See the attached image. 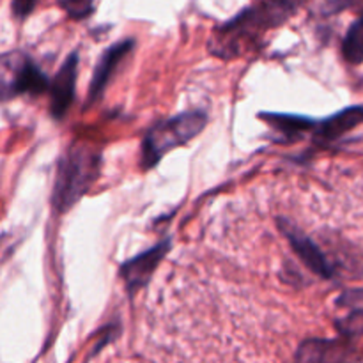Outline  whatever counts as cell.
<instances>
[{"mask_svg":"<svg viewBox=\"0 0 363 363\" xmlns=\"http://www.w3.org/2000/svg\"><path fill=\"white\" fill-rule=\"evenodd\" d=\"M342 55L353 66L363 62V14L347 30L342 41Z\"/></svg>","mask_w":363,"mask_h":363,"instance_id":"obj_12","label":"cell"},{"mask_svg":"<svg viewBox=\"0 0 363 363\" xmlns=\"http://www.w3.org/2000/svg\"><path fill=\"white\" fill-rule=\"evenodd\" d=\"M172 247V241L163 240L158 245L151 247L149 250H145L144 254L135 255L130 261H124L121 264L119 275L124 282V289L130 296H135L142 287L147 286L151 282L152 275L158 269L160 262L167 257V254L170 252Z\"/></svg>","mask_w":363,"mask_h":363,"instance_id":"obj_5","label":"cell"},{"mask_svg":"<svg viewBox=\"0 0 363 363\" xmlns=\"http://www.w3.org/2000/svg\"><path fill=\"white\" fill-rule=\"evenodd\" d=\"M78 74V53H71L62 66L57 71L55 78L50 84V113L53 119L60 121L73 105L74 91H77Z\"/></svg>","mask_w":363,"mask_h":363,"instance_id":"obj_7","label":"cell"},{"mask_svg":"<svg viewBox=\"0 0 363 363\" xmlns=\"http://www.w3.org/2000/svg\"><path fill=\"white\" fill-rule=\"evenodd\" d=\"M35 4H38V0H13L14 16L20 18V20H23V18H27L28 14L34 11Z\"/></svg>","mask_w":363,"mask_h":363,"instance_id":"obj_16","label":"cell"},{"mask_svg":"<svg viewBox=\"0 0 363 363\" xmlns=\"http://www.w3.org/2000/svg\"><path fill=\"white\" fill-rule=\"evenodd\" d=\"M101 169V151L87 144H73L57 163L52 206L57 213H66L96 183Z\"/></svg>","mask_w":363,"mask_h":363,"instance_id":"obj_1","label":"cell"},{"mask_svg":"<svg viewBox=\"0 0 363 363\" xmlns=\"http://www.w3.org/2000/svg\"><path fill=\"white\" fill-rule=\"evenodd\" d=\"M133 48H135L133 39H123V41L108 46V48L103 52V55L99 57L98 64H96L94 73H92L91 87H89V101L94 103L101 98L105 89L108 87L110 80H112L113 74H116L117 69H119L121 62L130 55Z\"/></svg>","mask_w":363,"mask_h":363,"instance_id":"obj_8","label":"cell"},{"mask_svg":"<svg viewBox=\"0 0 363 363\" xmlns=\"http://www.w3.org/2000/svg\"><path fill=\"white\" fill-rule=\"evenodd\" d=\"M360 2H363V0H325V2H323V13L335 14L347 9V7L357 6V4Z\"/></svg>","mask_w":363,"mask_h":363,"instance_id":"obj_15","label":"cell"},{"mask_svg":"<svg viewBox=\"0 0 363 363\" xmlns=\"http://www.w3.org/2000/svg\"><path fill=\"white\" fill-rule=\"evenodd\" d=\"M342 346L335 340H307L300 346L296 353L298 362H328L342 358Z\"/></svg>","mask_w":363,"mask_h":363,"instance_id":"obj_11","label":"cell"},{"mask_svg":"<svg viewBox=\"0 0 363 363\" xmlns=\"http://www.w3.org/2000/svg\"><path fill=\"white\" fill-rule=\"evenodd\" d=\"M363 123V105H353L347 106V108L340 110V112L333 113L328 119L319 121L318 126L314 130L315 140L321 142V144H330V142H335L339 138H342L344 135L353 131L354 128H358Z\"/></svg>","mask_w":363,"mask_h":363,"instance_id":"obj_9","label":"cell"},{"mask_svg":"<svg viewBox=\"0 0 363 363\" xmlns=\"http://www.w3.org/2000/svg\"><path fill=\"white\" fill-rule=\"evenodd\" d=\"M279 227L282 230L284 236L289 241L291 248L294 250V254L300 257V261L311 269L312 273H315L321 279H333L335 277V268L332 266V262L326 259V255L323 254L321 248L311 240L305 233H301L294 223L287 222V220H279Z\"/></svg>","mask_w":363,"mask_h":363,"instance_id":"obj_6","label":"cell"},{"mask_svg":"<svg viewBox=\"0 0 363 363\" xmlns=\"http://www.w3.org/2000/svg\"><path fill=\"white\" fill-rule=\"evenodd\" d=\"M208 113L201 110L179 113L167 121H160L145 133L142 142V169H155L167 152L188 144L204 131Z\"/></svg>","mask_w":363,"mask_h":363,"instance_id":"obj_2","label":"cell"},{"mask_svg":"<svg viewBox=\"0 0 363 363\" xmlns=\"http://www.w3.org/2000/svg\"><path fill=\"white\" fill-rule=\"evenodd\" d=\"M301 0H261L255 6L247 7L241 11L236 18L227 21L220 30H222V38H216V41L222 43L238 41L240 35H252L259 34L266 28H273L282 25L284 21L289 20L298 9Z\"/></svg>","mask_w":363,"mask_h":363,"instance_id":"obj_3","label":"cell"},{"mask_svg":"<svg viewBox=\"0 0 363 363\" xmlns=\"http://www.w3.org/2000/svg\"><path fill=\"white\" fill-rule=\"evenodd\" d=\"M337 332L346 339H353V337L363 335V308H354L353 312L342 319H337L335 323Z\"/></svg>","mask_w":363,"mask_h":363,"instance_id":"obj_13","label":"cell"},{"mask_svg":"<svg viewBox=\"0 0 363 363\" xmlns=\"http://www.w3.org/2000/svg\"><path fill=\"white\" fill-rule=\"evenodd\" d=\"M50 91V80L23 52L0 55V101L20 94L38 96Z\"/></svg>","mask_w":363,"mask_h":363,"instance_id":"obj_4","label":"cell"},{"mask_svg":"<svg viewBox=\"0 0 363 363\" xmlns=\"http://www.w3.org/2000/svg\"><path fill=\"white\" fill-rule=\"evenodd\" d=\"M73 20H84L94 11V0H57Z\"/></svg>","mask_w":363,"mask_h":363,"instance_id":"obj_14","label":"cell"},{"mask_svg":"<svg viewBox=\"0 0 363 363\" xmlns=\"http://www.w3.org/2000/svg\"><path fill=\"white\" fill-rule=\"evenodd\" d=\"M261 117L266 119V123L273 130L279 131L282 137H286V140H296V138L303 137L305 133L315 130V126H318L314 119L294 116V113H262Z\"/></svg>","mask_w":363,"mask_h":363,"instance_id":"obj_10","label":"cell"}]
</instances>
